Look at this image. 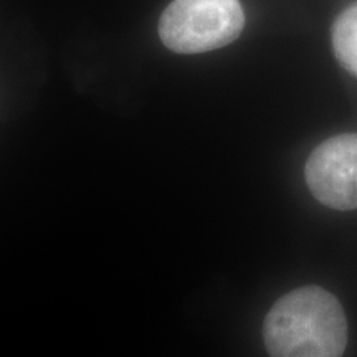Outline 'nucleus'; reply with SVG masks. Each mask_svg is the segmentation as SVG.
Masks as SVG:
<instances>
[{
	"instance_id": "20e7f679",
	"label": "nucleus",
	"mask_w": 357,
	"mask_h": 357,
	"mask_svg": "<svg viewBox=\"0 0 357 357\" xmlns=\"http://www.w3.org/2000/svg\"><path fill=\"white\" fill-rule=\"evenodd\" d=\"M333 48L339 63L357 77V3L346 8L334 22Z\"/></svg>"
},
{
	"instance_id": "f257e3e1",
	"label": "nucleus",
	"mask_w": 357,
	"mask_h": 357,
	"mask_svg": "<svg viewBox=\"0 0 357 357\" xmlns=\"http://www.w3.org/2000/svg\"><path fill=\"white\" fill-rule=\"evenodd\" d=\"M263 339L270 357H342L347 344L344 310L319 287L293 289L266 314Z\"/></svg>"
},
{
	"instance_id": "7ed1b4c3",
	"label": "nucleus",
	"mask_w": 357,
	"mask_h": 357,
	"mask_svg": "<svg viewBox=\"0 0 357 357\" xmlns=\"http://www.w3.org/2000/svg\"><path fill=\"white\" fill-rule=\"evenodd\" d=\"M316 200L334 211L357 208V134H339L316 147L305 167Z\"/></svg>"
},
{
	"instance_id": "f03ea898",
	"label": "nucleus",
	"mask_w": 357,
	"mask_h": 357,
	"mask_svg": "<svg viewBox=\"0 0 357 357\" xmlns=\"http://www.w3.org/2000/svg\"><path fill=\"white\" fill-rule=\"evenodd\" d=\"M245 13L238 0H174L159 20V37L176 53H205L240 37Z\"/></svg>"
}]
</instances>
